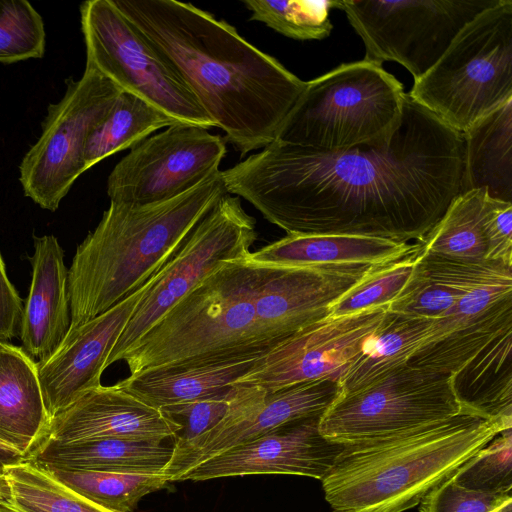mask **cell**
Masks as SVG:
<instances>
[{
    "instance_id": "cell-1",
    "label": "cell",
    "mask_w": 512,
    "mask_h": 512,
    "mask_svg": "<svg viewBox=\"0 0 512 512\" xmlns=\"http://www.w3.org/2000/svg\"><path fill=\"white\" fill-rule=\"evenodd\" d=\"M463 156L462 133L406 93L385 143L323 151L274 140L222 176L229 194L287 235L417 243L461 193Z\"/></svg>"
},
{
    "instance_id": "cell-2",
    "label": "cell",
    "mask_w": 512,
    "mask_h": 512,
    "mask_svg": "<svg viewBox=\"0 0 512 512\" xmlns=\"http://www.w3.org/2000/svg\"><path fill=\"white\" fill-rule=\"evenodd\" d=\"M247 257L221 264L123 354L130 375L262 357L328 316L372 267H287Z\"/></svg>"
},
{
    "instance_id": "cell-3",
    "label": "cell",
    "mask_w": 512,
    "mask_h": 512,
    "mask_svg": "<svg viewBox=\"0 0 512 512\" xmlns=\"http://www.w3.org/2000/svg\"><path fill=\"white\" fill-rule=\"evenodd\" d=\"M241 153L272 143L306 82L224 20L176 0H113Z\"/></svg>"
},
{
    "instance_id": "cell-4",
    "label": "cell",
    "mask_w": 512,
    "mask_h": 512,
    "mask_svg": "<svg viewBox=\"0 0 512 512\" xmlns=\"http://www.w3.org/2000/svg\"><path fill=\"white\" fill-rule=\"evenodd\" d=\"M226 194L222 171H218L166 201L110 202L97 227L78 245L68 269L70 329L108 311L145 285Z\"/></svg>"
},
{
    "instance_id": "cell-5",
    "label": "cell",
    "mask_w": 512,
    "mask_h": 512,
    "mask_svg": "<svg viewBox=\"0 0 512 512\" xmlns=\"http://www.w3.org/2000/svg\"><path fill=\"white\" fill-rule=\"evenodd\" d=\"M512 418L464 411L396 436L347 444L321 480L332 512H404L505 429Z\"/></svg>"
},
{
    "instance_id": "cell-6",
    "label": "cell",
    "mask_w": 512,
    "mask_h": 512,
    "mask_svg": "<svg viewBox=\"0 0 512 512\" xmlns=\"http://www.w3.org/2000/svg\"><path fill=\"white\" fill-rule=\"evenodd\" d=\"M405 96L382 65L343 63L306 82L275 140L323 151L385 143L401 123Z\"/></svg>"
},
{
    "instance_id": "cell-7",
    "label": "cell",
    "mask_w": 512,
    "mask_h": 512,
    "mask_svg": "<svg viewBox=\"0 0 512 512\" xmlns=\"http://www.w3.org/2000/svg\"><path fill=\"white\" fill-rule=\"evenodd\" d=\"M408 95L459 133L512 99V0L469 21Z\"/></svg>"
},
{
    "instance_id": "cell-8",
    "label": "cell",
    "mask_w": 512,
    "mask_h": 512,
    "mask_svg": "<svg viewBox=\"0 0 512 512\" xmlns=\"http://www.w3.org/2000/svg\"><path fill=\"white\" fill-rule=\"evenodd\" d=\"M80 16L87 66L179 123L215 127L171 62L113 0L85 1Z\"/></svg>"
},
{
    "instance_id": "cell-9",
    "label": "cell",
    "mask_w": 512,
    "mask_h": 512,
    "mask_svg": "<svg viewBox=\"0 0 512 512\" xmlns=\"http://www.w3.org/2000/svg\"><path fill=\"white\" fill-rule=\"evenodd\" d=\"M464 411L473 410L459 400L451 375L407 364L363 389L339 394L320 416L319 431L331 441L356 444L410 432Z\"/></svg>"
},
{
    "instance_id": "cell-10",
    "label": "cell",
    "mask_w": 512,
    "mask_h": 512,
    "mask_svg": "<svg viewBox=\"0 0 512 512\" xmlns=\"http://www.w3.org/2000/svg\"><path fill=\"white\" fill-rule=\"evenodd\" d=\"M255 224L239 197L224 195L151 278L105 367L120 361L169 309L221 264L246 258L257 238Z\"/></svg>"
},
{
    "instance_id": "cell-11",
    "label": "cell",
    "mask_w": 512,
    "mask_h": 512,
    "mask_svg": "<svg viewBox=\"0 0 512 512\" xmlns=\"http://www.w3.org/2000/svg\"><path fill=\"white\" fill-rule=\"evenodd\" d=\"M499 0L335 1L365 45L364 60L395 61L420 79L459 31Z\"/></svg>"
},
{
    "instance_id": "cell-12",
    "label": "cell",
    "mask_w": 512,
    "mask_h": 512,
    "mask_svg": "<svg viewBox=\"0 0 512 512\" xmlns=\"http://www.w3.org/2000/svg\"><path fill=\"white\" fill-rule=\"evenodd\" d=\"M121 89L90 66L69 79L61 100L51 104L38 140L20 164L24 194L55 211L75 180L85 172L84 147L93 127L109 112Z\"/></svg>"
},
{
    "instance_id": "cell-13",
    "label": "cell",
    "mask_w": 512,
    "mask_h": 512,
    "mask_svg": "<svg viewBox=\"0 0 512 512\" xmlns=\"http://www.w3.org/2000/svg\"><path fill=\"white\" fill-rule=\"evenodd\" d=\"M225 155L224 140L204 127H166L115 165L107 180L110 202L145 205L177 197L220 171Z\"/></svg>"
},
{
    "instance_id": "cell-14",
    "label": "cell",
    "mask_w": 512,
    "mask_h": 512,
    "mask_svg": "<svg viewBox=\"0 0 512 512\" xmlns=\"http://www.w3.org/2000/svg\"><path fill=\"white\" fill-rule=\"evenodd\" d=\"M391 316L388 306L328 315L277 344L232 386H254L272 394L326 378L339 381Z\"/></svg>"
},
{
    "instance_id": "cell-15",
    "label": "cell",
    "mask_w": 512,
    "mask_h": 512,
    "mask_svg": "<svg viewBox=\"0 0 512 512\" xmlns=\"http://www.w3.org/2000/svg\"><path fill=\"white\" fill-rule=\"evenodd\" d=\"M235 387L231 411L219 425L191 441L173 443L171 459L161 472L169 482L231 447L287 423L320 417L340 392L338 381L329 378L272 394L254 386Z\"/></svg>"
},
{
    "instance_id": "cell-16",
    "label": "cell",
    "mask_w": 512,
    "mask_h": 512,
    "mask_svg": "<svg viewBox=\"0 0 512 512\" xmlns=\"http://www.w3.org/2000/svg\"><path fill=\"white\" fill-rule=\"evenodd\" d=\"M319 418L280 426L258 438L231 447L181 475L178 481L289 474L322 480L347 444L325 438Z\"/></svg>"
},
{
    "instance_id": "cell-17",
    "label": "cell",
    "mask_w": 512,
    "mask_h": 512,
    "mask_svg": "<svg viewBox=\"0 0 512 512\" xmlns=\"http://www.w3.org/2000/svg\"><path fill=\"white\" fill-rule=\"evenodd\" d=\"M150 280L108 311L70 329L50 358L36 362L50 420L85 392L101 385L107 358Z\"/></svg>"
},
{
    "instance_id": "cell-18",
    "label": "cell",
    "mask_w": 512,
    "mask_h": 512,
    "mask_svg": "<svg viewBox=\"0 0 512 512\" xmlns=\"http://www.w3.org/2000/svg\"><path fill=\"white\" fill-rule=\"evenodd\" d=\"M179 429L160 409L145 404L117 384H101L54 416L39 444L96 438L164 441L173 438Z\"/></svg>"
},
{
    "instance_id": "cell-19",
    "label": "cell",
    "mask_w": 512,
    "mask_h": 512,
    "mask_svg": "<svg viewBox=\"0 0 512 512\" xmlns=\"http://www.w3.org/2000/svg\"><path fill=\"white\" fill-rule=\"evenodd\" d=\"M508 330H512V296L498 302L461 299L434 320L429 334L408 364L454 378Z\"/></svg>"
},
{
    "instance_id": "cell-20",
    "label": "cell",
    "mask_w": 512,
    "mask_h": 512,
    "mask_svg": "<svg viewBox=\"0 0 512 512\" xmlns=\"http://www.w3.org/2000/svg\"><path fill=\"white\" fill-rule=\"evenodd\" d=\"M32 279L23 306L20 338L23 350L37 362L50 358L71 324L68 269L64 251L53 235L34 238Z\"/></svg>"
},
{
    "instance_id": "cell-21",
    "label": "cell",
    "mask_w": 512,
    "mask_h": 512,
    "mask_svg": "<svg viewBox=\"0 0 512 512\" xmlns=\"http://www.w3.org/2000/svg\"><path fill=\"white\" fill-rule=\"evenodd\" d=\"M417 246L365 236L287 235L250 252L247 258L259 264L287 267L377 266L400 259Z\"/></svg>"
},
{
    "instance_id": "cell-22",
    "label": "cell",
    "mask_w": 512,
    "mask_h": 512,
    "mask_svg": "<svg viewBox=\"0 0 512 512\" xmlns=\"http://www.w3.org/2000/svg\"><path fill=\"white\" fill-rule=\"evenodd\" d=\"M49 422L36 361L23 348L0 341V442L26 459Z\"/></svg>"
},
{
    "instance_id": "cell-23",
    "label": "cell",
    "mask_w": 512,
    "mask_h": 512,
    "mask_svg": "<svg viewBox=\"0 0 512 512\" xmlns=\"http://www.w3.org/2000/svg\"><path fill=\"white\" fill-rule=\"evenodd\" d=\"M173 444L160 440L96 438L73 442L44 441L26 458L44 469L161 473Z\"/></svg>"
},
{
    "instance_id": "cell-24",
    "label": "cell",
    "mask_w": 512,
    "mask_h": 512,
    "mask_svg": "<svg viewBox=\"0 0 512 512\" xmlns=\"http://www.w3.org/2000/svg\"><path fill=\"white\" fill-rule=\"evenodd\" d=\"M261 357L151 369L116 383L154 408L228 394Z\"/></svg>"
},
{
    "instance_id": "cell-25",
    "label": "cell",
    "mask_w": 512,
    "mask_h": 512,
    "mask_svg": "<svg viewBox=\"0 0 512 512\" xmlns=\"http://www.w3.org/2000/svg\"><path fill=\"white\" fill-rule=\"evenodd\" d=\"M464 143L461 193L483 189L512 203V99L462 133Z\"/></svg>"
},
{
    "instance_id": "cell-26",
    "label": "cell",
    "mask_w": 512,
    "mask_h": 512,
    "mask_svg": "<svg viewBox=\"0 0 512 512\" xmlns=\"http://www.w3.org/2000/svg\"><path fill=\"white\" fill-rule=\"evenodd\" d=\"M433 322L392 313L387 324L339 379V394L363 389L407 365L429 334Z\"/></svg>"
},
{
    "instance_id": "cell-27",
    "label": "cell",
    "mask_w": 512,
    "mask_h": 512,
    "mask_svg": "<svg viewBox=\"0 0 512 512\" xmlns=\"http://www.w3.org/2000/svg\"><path fill=\"white\" fill-rule=\"evenodd\" d=\"M175 119L135 94L121 91L109 112L90 131L84 147V168L106 157L133 148Z\"/></svg>"
},
{
    "instance_id": "cell-28",
    "label": "cell",
    "mask_w": 512,
    "mask_h": 512,
    "mask_svg": "<svg viewBox=\"0 0 512 512\" xmlns=\"http://www.w3.org/2000/svg\"><path fill=\"white\" fill-rule=\"evenodd\" d=\"M489 195L483 189L460 193L419 241L420 252L458 260L485 259L484 216Z\"/></svg>"
},
{
    "instance_id": "cell-29",
    "label": "cell",
    "mask_w": 512,
    "mask_h": 512,
    "mask_svg": "<svg viewBox=\"0 0 512 512\" xmlns=\"http://www.w3.org/2000/svg\"><path fill=\"white\" fill-rule=\"evenodd\" d=\"M45 470L71 490L112 512H132L145 495L163 489L169 483L161 473Z\"/></svg>"
},
{
    "instance_id": "cell-30",
    "label": "cell",
    "mask_w": 512,
    "mask_h": 512,
    "mask_svg": "<svg viewBox=\"0 0 512 512\" xmlns=\"http://www.w3.org/2000/svg\"><path fill=\"white\" fill-rule=\"evenodd\" d=\"M14 508L43 512H112L71 490L30 461L5 468Z\"/></svg>"
},
{
    "instance_id": "cell-31",
    "label": "cell",
    "mask_w": 512,
    "mask_h": 512,
    "mask_svg": "<svg viewBox=\"0 0 512 512\" xmlns=\"http://www.w3.org/2000/svg\"><path fill=\"white\" fill-rule=\"evenodd\" d=\"M420 259L418 245L413 252L400 259L372 266L330 306L328 315L342 316L372 307L388 306L411 285L417 275Z\"/></svg>"
},
{
    "instance_id": "cell-32",
    "label": "cell",
    "mask_w": 512,
    "mask_h": 512,
    "mask_svg": "<svg viewBox=\"0 0 512 512\" xmlns=\"http://www.w3.org/2000/svg\"><path fill=\"white\" fill-rule=\"evenodd\" d=\"M251 20L259 21L278 33L297 40H321L330 35L329 12L334 0H246Z\"/></svg>"
},
{
    "instance_id": "cell-33",
    "label": "cell",
    "mask_w": 512,
    "mask_h": 512,
    "mask_svg": "<svg viewBox=\"0 0 512 512\" xmlns=\"http://www.w3.org/2000/svg\"><path fill=\"white\" fill-rule=\"evenodd\" d=\"M451 479L461 487L486 492L512 490V428L495 436L454 473Z\"/></svg>"
},
{
    "instance_id": "cell-34",
    "label": "cell",
    "mask_w": 512,
    "mask_h": 512,
    "mask_svg": "<svg viewBox=\"0 0 512 512\" xmlns=\"http://www.w3.org/2000/svg\"><path fill=\"white\" fill-rule=\"evenodd\" d=\"M46 34L41 15L26 0H0V63L41 58Z\"/></svg>"
},
{
    "instance_id": "cell-35",
    "label": "cell",
    "mask_w": 512,
    "mask_h": 512,
    "mask_svg": "<svg viewBox=\"0 0 512 512\" xmlns=\"http://www.w3.org/2000/svg\"><path fill=\"white\" fill-rule=\"evenodd\" d=\"M463 292L430 275L420 259L415 279L398 299L388 305V311L396 315L437 320L457 303Z\"/></svg>"
},
{
    "instance_id": "cell-36",
    "label": "cell",
    "mask_w": 512,
    "mask_h": 512,
    "mask_svg": "<svg viewBox=\"0 0 512 512\" xmlns=\"http://www.w3.org/2000/svg\"><path fill=\"white\" fill-rule=\"evenodd\" d=\"M236 387L225 395L199 399L161 408L162 413L179 426L173 443L191 441L219 425L232 408Z\"/></svg>"
},
{
    "instance_id": "cell-37",
    "label": "cell",
    "mask_w": 512,
    "mask_h": 512,
    "mask_svg": "<svg viewBox=\"0 0 512 512\" xmlns=\"http://www.w3.org/2000/svg\"><path fill=\"white\" fill-rule=\"evenodd\" d=\"M512 502L511 492L486 493L456 484L449 476L418 504L419 512H499Z\"/></svg>"
},
{
    "instance_id": "cell-38",
    "label": "cell",
    "mask_w": 512,
    "mask_h": 512,
    "mask_svg": "<svg viewBox=\"0 0 512 512\" xmlns=\"http://www.w3.org/2000/svg\"><path fill=\"white\" fill-rule=\"evenodd\" d=\"M484 231L487 243L485 259L512 267V203L489 196Z\"/></svg>"
},
{
    "instance_id": "cell-39",
    "label": "cell",
    "mask_w": 512,
    "mask_h": 512,
    "mask_svg": "<svg viewBox=\"0 0 512 512\" xmlns=\"http://www.w3.org/2000/svg\"><path fill=\"white\" fill-rule=\"evenodd\" d=\"M23 303L11 284L0 254V341L20 336Z\"/></svg>"
},
{
    "instance_id": "cell-40",
    "label": "cell",
    "mask_w": 512,
    "mask_h": 512,
    "mask_svg": "<svg viewBox=\"0 0 512 512\" xmlns=\"http://www.w3.org/2000/svg\"><path fill=\"white\" fill-rule=\"evenodd\" d=\"M25 457L17 450L0 442V474L6 467L25 461Z\"/></svg>"
},
{
    "instance_id": "cell-41",
    "label": "cell",
    "mask_w": 512,
    "mask_h": 512,
    "mask_svg": "<svg viewBox=\"0 0 512 512\" xmlns=\"http://www.w3.org/2000/svg\"><path fill=\"white\" fill-rule=\"evenodd\" d=\"M12 498L11 488L6 475L0 474V503L10 502Z\"/></svg>"
},
{
    "instance_id": "cell-42",
    "label": "cell",
    "mask_w": 512,
    "mask_h": 512,
    "mask_svg": "<svg viewBox=\"0 0 512 512\" xmlns=\"http://www.w3.org/2000/svg\"><path fill=\"white\" fill-rule=\"evenodd\" d=\"M0 512H17L8 502L0 503Z\"/></svg>"
}]
</instances>
